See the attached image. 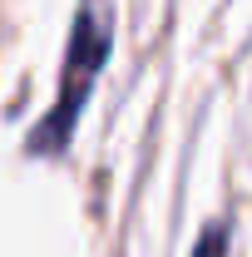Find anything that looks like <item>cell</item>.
<instances>
[{"label":"cell","instance_id":"cell-1","mask_svg":"<svg viewBox=\"0 0 252 257\" xmlns=\"http://www.w3.org/2000/svg\"><path fill=\"white\" fill-rule=\"evenodd\" d=\"M109 45H114V20H109V5L104 0H84L79 15H74V35H69V50H64V79H60V99L50 109V119L30 134V154H64L69 134L79 124V109L94 89L99 69L109 60Z\"/></svg>","mask_w":252,"mask_h":257},{"label":"cell","instance_id":"cell-2","mask_svg":"<svg viewBox=\"0 0 252 257\" xmlns=\"http://www.w3.org/2000/svg\"><path fill=\"white\" fill-rule=\"evenodd\" d=\"M193 257H227V227L213 223L208 232H203V242H198V252Z\"/></svg>","mask_w":252,"mask_h":257}]
</instances>
